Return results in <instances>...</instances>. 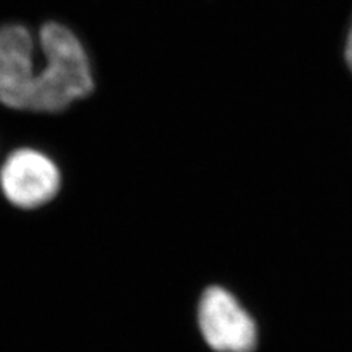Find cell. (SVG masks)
Wrapping results in <instances>:
<instances>
[{
  "label": "cell",
  "instance_id": "cell-5",
  "mask_svg": "<svg viewBox=\"0 0 352 352\" xmlns=\"http://www.w3.org/2000/svg\"><path fill=\"white\" fill-rule=\"evenodd\" d=\"M345 60L352 72V25L348 32V38H346V44H345Z\"/></svg>",
  "mask_w": 352,
  "mask_h": 352
},
{
  "label": "cell",
  "instance_id": "cell-3",
  "mask_svg": "<svg viewBox=\"0 0 352 352\" xmlns=\"http://www.w3.org/2000/svg\"><path fill=\"white\" fill-rule=\"evenodd\" d=\"M0 188L18 208L32 210L52 201L60 190V172L46 154L32 148L10 153L0 169Z\"/></svg>",
  "mask_w": 352,
  "mask_h": 352
},
{
  "label": "cell",
  "instance_id": "cell-1",
  "mask_svg": "<svg viewBox=\"0 0 352 352\" xmlns=\"http://www.w3.org/2000/svg\"><path fill=\"white\" fill-rule=\"evenodd\" d=\"M38 46L44 56L38 112L58 113L93 91L91 65L81 41L58 22L40 28Z\"/></svg>",
  "mask_w": 352,
  "mask_h": 352
},
{
  "label": "cell",
  "instance_id": "cell-4",
  "mask_svg": "<svg viewBox=\"0 0 352 352\" xmlns=\"http://www.w3.org/2000/svg\"><path fill=\"white\" fill-rule=\"evenodd\" d=\"M198 322L206 342L217 352H252L257 345L254 320L234 295L219 286L203 294Z\"/></svg>",
  "mask_w": 352,
  "mask_h": 352
},
{
  "label": "cell",
  "instance_id": "cell-2",
  "mask_svg": "<svg viewBox=\"0 0 352 352\" xmlns=\"http://www.w3.org/2000/svg\"><path fill=\"white\" fill-rule=\"evenodd\" d=\"M36 43L19 24L0 27V103L37 112L43 75L36 69Z\"/></svg>",
  "mask_w": 352,
  "mask_h": 352
}]
</instances>
